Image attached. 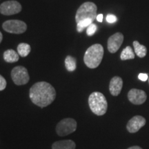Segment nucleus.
<instances>
[{"label": "nucleus", "instance_id": "f257e3e1", "mask_svg": "<svg viewBox=\"0 0 149 149\" xmlns=\"http://www.w3.org/2000/svg\"><path fill=\"white\" fill-rule=\"evenodd\" d=\"M29 97L33 104L44 108L53 103L56 97V91L51 84L40 81L35 83L30 89Z\"/></svg>", "mask_w": 149, "mask_h": 149}, {"label": "nucleus", "instance_id": "f03ea898", "mask_svg": "<svg viewBox=\"0 0 149 149\" xmlns=\"http://www.w3.org/2000/svg\"><path fill=\"white\" fill-rule=\"evenodd\" d=\"M103 57V46L100 44H95L86 50L84 57V61L88 68H96L101 64Z\"/></svg>", "mask_w": 149, "mask_h": 149}, {"label": "nucleus", "instance_id": "7ed1b4c3", "mask_svg": "<svg viewBox=\"0 0 149 149\" xmlns=\"http://www.w3.org/2000/svg\"><path fill=\"white\" fill-rule=\"evenodd\" d=\"M88 104L93 113L98 116H102L107 113L108 102L105 96L101 93H91L88 97Z\"/></svg>", "mask_w": 149, "mask_h": 149}, {"label": "nucleus", "instance_id": "20e7f679", "mask_svg": "<svg viewBox=\"0 0 149 149\" xmlns=\"http://www.w3.org/2000/svg\"><path fill=\"white\" fill-rule=\"evenodd\" d=\"M97 7L93 2L87 1L81 4L75 15V20L78 22L86 19H90L93 22L97 18Z\"/></svg>", "mask_w": 149, "mask_h": 149}, {"label": "nucleus", "instance_id": "39448f33", "mask_svg": "<svg viewBox=\"0 0 149 149\" xmlns=\"http://www.w3.org/2000/svg\"><path fill=\"white\" fill-rule=\"evenodd\" d=\"M77 129V122L72 118H66L61 120L57 126L56 132L59 136H66L74 133Z\"/></svg>", "mask_w": 149, "mask_h": 149}, {"label": "nucleus", "instance_id": "423d86ee", "mask_svg": "<svg viewBox=\"0 0 149 149\" xmlns=\"http://www.w3.org/2000/svg\"><path fill=\"white\" fill-rule=\"evenodd\" d=\"M3 30L13 34H22L27 30V25L25 22L21 20L11 19L3 22L2 24Z\"/></svg>", "mask_w": 149, "mask_h": 149}, {"label": "nucleus", "instance_id": "0eeeda50", "mask_svg": "<svg viewBox=\"0 0 149 149\" xmlns=\"http://www.w3.org/2000/svg\"><path fill=\"white\" fill-rule=\"evenodd\" d=\"M11 77L16 85H24L29 82L30 77L25 67L18 66L15 67L11 71Z\"/></svg>", "mask_w": 149, "mask_h": 149}, {"label": "nucleus", "instance_id": "6e6552de", "mask_svg": "<svg viewBox=\"0 0 149 149\" xmlns=\"http://www.w3.org/2000/svg\"><path fill=\"white\" fill-rule=\"evenodd\" d=\"M22 5L15 0L6 1L0 5V13L3 15H13L22 11Z\"/></svg>", "mask_w": 149, "mask_h": 149}, {"label": "nucleus", "instance_id": "1a4fd4ad", "mask_svg": "<svg viewBox=\"0 0 149 149\" xmlns=\"http://www.w3.org/2000/svg\"><path fill=\"white\" fill-rule=\"evenodd\" d=\"M128 100L135 105H140L144 104L147 99L146 93L140 89L132 88L128 93Z\"/></svg>", "mask_w": 149, "mask_h": 149}, {"label": "nucleus", "instance_id": "9d476101", "mask_svg": "<svg viewBox=\"0 0 149 149\" xmlns=\"http://www.w3.org/2000/svg\"><path fill=\"white\" fill-rule=\"evenodd\" d=\"M124 42V35L121 33H116L108 40V50L111 53H115L120 49Z\"/></svg>", "mask_w": 149, "mask_h": 149}, {"label": "nucleus", "instance_id": "9b49d317", "mask_svg": "<svg viewBox=\"0 0 149 149\" xmlns=\"http://www.w3.org/2000/svg\"><path fill=\"white\" fill-rule=\"evenodd\" d=\"M146 121L144 117L140 116V115H136L128 121L127 125H126V128L130 133H137L140 128L146 124Z\"/></svg>", "mask_w": 149, "mask_h": 149}, {"label": "nucleus", "instance_id": "f8f14e48", "mask_svg": "<svg viewBox=\"0 0 149 149\" xmlns=\"http://www.w3.org/2000/svg\"><path fill=\"white\" fill-rule=\"evenodd\" d=\"M123 86V80L118 76L113 77L110 81L109 91L112 95L117 96L120 94Z\"/></svg>", "mask_w": 149, "mask_h": 149}, {"label": "nucleus", "instance_id": "ddd939ff", "mask_svg": "<svg viewBox=\"0 0 149 149\" xmlns=\"http://www.w3.org/2000/svg\"><path fill=\"white\" fill-rule=\"evenodd\" d=\"M76 144L72 140L57 141L52 145V149H75Z\"/></svg>", "mask_w": 149, "mask_h": 149}, {"label": "nucleus", "instance_id": "4468645a", "mask_svg": "<svg viewBox=\"0 0 149 149\" xmlns=\"http://www.w3.org/2000/svg\"><path fill=\"white\" fill-rule=\"evenodd\" d=\"M19 59L18 53L13 49H8L3 53V59L8 63L17 62Z\"/></svg>", "mask_w": 149, "mask_h": 149}, {"label": "nucleus", "instance_id": "2eb2a0df", "mask_svg": "<svg viewBox=\"0 0 149 149\" xmlns=\"http://www.w3.org/2000/svg\"><path fill=\"white\" fill-rule=\"evenodd\" d=\"M133 47L135 50V53L137 57L143 58L146 55L147 48L145 46L141 45L137 41H134L133 42Z\"/></svg>", "mask_w": 149, "mask_h": 149}, {"label": "nucleus", "instance_id": "dca6fc26", "mask_svg": "<svg viewBox=\"0 0 149 149\" xmlns=\"http://www.w3.org/2000/svg\"><path fill=\"white\" fill-rule=\"evenodd\" d=\"M65 66L66 70L69 72H73L77 68V62L75 58L70 55H68L65 59Z\"/></svg>", "mask_w": 149, "mask_h": 149}, {"label": "nucleus", "instance_id": "f3484780", "mask_svg": "<svg viewBox=\"0 0 149 149\" xmlns=\"http://www.w3.org/2000/svg\"><path fill=\"white\" fill-rule=\"evenodd\" d=\"M135 54L130 46H126L123 50L120 55V58L122 60H128V59H133L135 58Z\"/></svg>", "mask_w": 149, "mask_h": 149}, {"label": "nucleus", "instance_id": "a211bd4d", "mask_svg": "<svg viewBox=\"0 0 149 149\" xmlns=\"http://www.w3.org/2000/svg\"><path fill=\"white\" fill-rule=\"evenodd\" d=\"M31 51V47L29 44L26 43H21L17 46V53L19 55L22 57H25L29 55Z\"/></svg>", "mask_w": 149, "mask_h": 149}, {"label": "nucleus", "instance_id": "6ab92c4d", "mask_svg": "<svg viewBox=\"0 0 149 149\" xmlns=\"http://www.w3.org/2000/svg\"><path fill=\"white\" fill-rule=\"evenodd\" d=\"M93 22L90 19H86L81 20V21L77 23V31L79 33H81L86 28H88Z\"/></svg>", "mask_w": 149, "mask_h": 149}, {"label": "nucleus", "instance_id": "aec40b11", "mask_svg": "<svg viewBox=\"0 0 149 149\" xmlns=\"http://www.w3.org/2000/svg\"><path fill=\"white\" fill-rule=\"evenodd\" d=\"M97 27L96 24L92 23L86 29V34L88 36H93L96 32Z\"/></svg>", "mask_w": 149, "mask_h": 149}, {"label": "nucleus", "instance_id": "412c9836", "mask_svg": "<svg viewBox=\"0 0 149 149\" xmlns=\"http://www.w3.org/2000/svg\"><path fill=\"white\" fill-rule=\"evenodd\" d=\"M6 87V81L5 78L0 74V91L4 90Z\"/></svg>", "mask_w": 149, "mask_h": 149}, {"label": "nucleus", "instance_id": "4be33fe9", "mask_svg": "<svg viewBox=\"0 0 149 149\" xmlns=\"http://www.w3.org/2000/svg\"><path fill=\"white\" fill-rule=\"evenodd\" d=\"M107 21L109 23H114L117 21V17L113 15H108L107 17Z\"/></svg>", "mask_w": 149, "mask_h": 149}, {"label": "nucleus", "instance_id": "5701e85b", "mask_svg": "<svg viewBox=\"0 0 149 149\" xmlns=\"http://www.w3.org/2000/svg\"><path fill=\"white\" fill-rule=\"evenodd\" d=\"M138 78L139 80H141V81H146V80L148 79V74L146 73H140V74H139Z\"/></svg>", "mask_w": 149, "mask_h": 149}, {"label": "nucleus", "instance_id": "b1692460", "mask_svg": "<svg viewBox=\"0 0 149 149\" xmlns=\"http://www.w3.org/2000/svg\"><path fill=\"white\" fill-rule=\"evenodd\" d=\"M96 19L99 22H102V20H103V15L102 14L97 15Z\"/></svg>", "mask_w": 149, "mask_h": 149}, {"label": "nucleus", "instance_id": "393cba45", "mask_svg": "<svg viewBox=\"0 0 149 149\" xmlns=\"http://www.w3.org/2000/svg\"><path fill=\"white\" fill-rule=\"evenodd\" d=\"M127 149H142L141 147H139L138 146H131L130 148H128Z\"/></svg>", "mask_w": 149, "mask_h": 149}, {"label": "nucleus", "instance_id": "a878e982", "mask_svg": "<svg viewBox=\"0 0 149 149\" xmlns=\"http://www.w3.org/2000/svg\"><path fill=\"white\" fill-rule=\"evenodd\" d=\"M2 39H3V35L1 34V33L0 32V43H1V41H2Z\"/></svg>", "mask_w": 149, "mask_h": 149}, {"label": "nucleus", "instance_id": "bb28decb", "mask_svg": "<svg viewBox=\"0 0 149 149\" xmlns=\"http://www.w3.org/2000/svg\"><path fill=\"white\" fill-rule=\"evenodd\" d=\"M148 82H149V77H148Z\"/></svg>", "mask_w": 149, "mask_h": 149}]
</instances>
